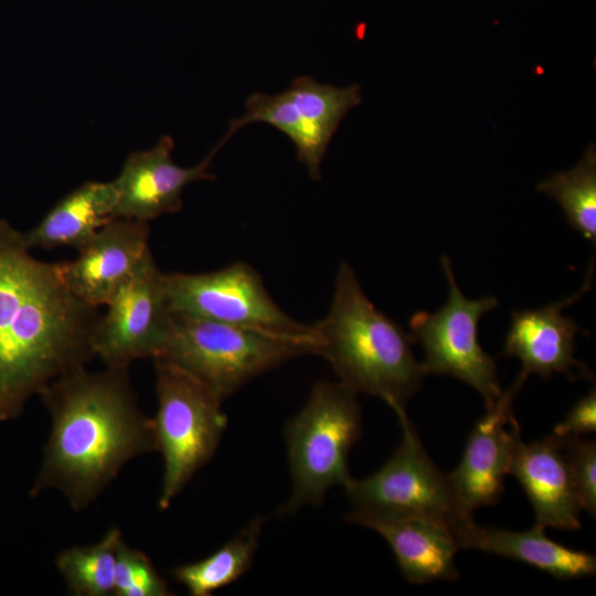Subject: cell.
I'll return each mask as SVG.
<instances>
[{
    "instance_id": "6da1fadb",
    "label": "cell",
    "mask_w": 596,
    "mask_h": 596,
    "mask_svg": "<svg viewBox=\"0 0 596 596\" xmlns=\"http://www.w3.org/2000/svg\"><path fill=\"white\" fill-rule=\"evenodd\" d=\"M98 308L75 296L61 262L35 258L0 220V422L19 417L53 380L95 359Z\"/></svg>"
},
{
    "instance_id": "7a4b0ae2",
    "label": "cell",
    "mask_w": 596,
    "mask_h": 596,
    "mask_svg": "<svg viewBox=\"0 0 596 596\" xmlns=\"http://www.w3.org/2000/svg\"><path fill=\"white\" fill-rule=\"evenodd\" d=\"M39 395L51 430L31 497L57 490L74 511H81L128 461L158 451L153 421L138 406L129 368L92 372L77 366Z\"/></svg>"
},
{
    "instance_id": "3957f363",
    "label": "cell",
    "mask_w": 596,
    "mask_h": 596,
    "mask_svg": "<svg viewBox=\"0 0 596 596\" xmlns=\"http://www.w3.org/2000/svg\"><path fill=\"white\" fill-rule=\"evenodd\" d=\"M312 329L317 354L338 382L383 400L397 417L406 414L427 375L413 353L415 340L371 302L349 264H340L330 310Z\"/></svg>"
},
{
    "instance_id": "277c9868",
    "label": "cell",
    "mask_w": 596,
    "mask_h": 596,
    "mask_svg": "<svg viewBox=\"0 0 596 596\" xmlns=\"http://www.w3.org/2000/svg\"><path fill=\"white\" fill-rule=\"evenodd\" d=\"M311 340L288 338L172 312L162 358L205 386L221 403L249 381L305 354Z\"/></svg>"
},
{
    "instance_id": "5b68a950",
    "label": "cell",
    "mask_w": 596,
    "mask_h": 596,
    "mask_svg": "<svg viewBox=\"0 0 596 596\" xmlns=\"http://www.w3.org/2000/svg\"><path fill=\"white\" fill-rule=\"evenodd\" d=\"M356 395L340 382L319 381L304 407L287 423L285 439L292 487L280 514L320 505L329 489L344 487L352 478L349 453L362 429Z\"/></svg>"
},
{
    "instance_id": "8992f818",
    "label": "cell",
    "mask_w": 596,
    "mask_h": 596,
    "mask_svg": "<svg viewBox=\"0 0 596 596\" xmlns=\"http://www.w3.org/2000/svg\"><path fill=\"white\" fill-rule=\"evenodd\" d=\"M153 360L158 408L152 421L163 459L157 503L164 511L215 454L227 416L198 380L162 358Z\"/></svg>"
},
{
    "instance_id": "52a82bcc",
    "label": "cell",
    "mask_w": 596,
    "mask_h": 596,
    "mask_svg": "<svg viewBox=\"0 0 596 596\" xmlns=\"http://www.w3.org/2000/svg\"><path fill=\"white\" fill-rule=\"evenodd\" d=\"M402 440L393 456L374 473L343 487L354 523L371 517H425L439 520L455 532L473 520L459 501L449 473L426 453L407 414L397 417Z\"/></svg>"
},
{
    "instance_id": "ba28073f",
    "label": "cell",
    "mask_w": 596,
    "mask_h": 596,
    "mask_svg": "<svg viewBox=\"0 0 596 596\" xmlns=\"http://www.w3.org/2000/svg\"><path fill=\"white\" fill-rule=\"evenodd\" d=\"M448 299L436 312L417 311L409 319L411 334L425 352L426 373L450 375L475 389L486 408L501 396L494 359L478 340L480 318L499 305L494 296L468 299L457 286L449 258L441 257Z\"/></svg>"
},
{
    "instance_id": "9c48e42d",
    "label": "cell",
    "mask_w": 596,
    "mask_h": 596,
    "mask_svg": "<svg viewBox=\"0 0 596 596\" xmlns=\"http://www.w3.org/2000/svg\"><path fill=\"white\" fill-rule=\"evenodd\" d=\"M164 278L172 312L316 342L312 326L284 312L246 263L209 273H169Z\"/></svg>"
},
{
    "instance_id": "30bf717a",
    "label": "cell",
    "mask_w": 596,
    "mask_h": 596,
    "mask_svg": "<svg viewBox=\"0 0 596 596\" xmlns=\"http://www.w3.org/2000/svg\"><path fill=\"white\" fill-rule=\"evenodd\" d=\"M361 102L358 84L337 87L302 75L281 93L249 95L245 100V115L231 120L226 134L232 137L243 126L266 123L291 140L309 177L319 180L334 132L344 116Z\"/></svg>"
},
{
    "instance_id": "8fae6325",
    "label": "cell",
    "mask_w": 596,
    "mask_h": 596,
    "mask_svg": "<svg viewBox=\"0 0 596 596\" xmlns=\"http://www.w3.org/2000/svg\"><path fill=\"white\" fill-rule=\"evenodd\" d=\"M164 276L150 253L105 305L92 338L105 366L129 368L161 354L172 319Z\"/></svg>"
},
{
    "instance_id": "7c38bea8",
    "label": "cell",
    "mask_w": 596,
    "mask_h": 596,
    "mask_svg": "<svg viewBox=\"0 0 596 596\" xmlns=\"http://www.w3.org/2000/svg\"><path fill=\"white\" fill-rule=\"evenodd\" d=\"M230 138L221 141L198 164L183 168L171 158L174 141L162 136L150 149L131 152L113 180L117 194L114 217L149 222L182 209L184 189L196 181L213 180L212 161Z\"/></svg>"
},
{
    "instance_id": "4fadbf2b",
    "label": "cell",
    "mask_w": 596,
    "mask_h": 596,
    "mask_svg": "<svg viewBox=\"0 0 596 596\" xmlns=\"http://www.w3.org/2000/svg\"><path fill=\"white\" fill-rule=\"evenodd\" d=\"M525 381L514 384L477 421L467 438L461 459L449 473L455 492L464 508L476 509L496 503L510 475L514 451L521 439L512 403Z\"/></svg>"
},
{
    "instance_id": "5bb4252c",
    "label": "cell",
    "mask_w": 596,
    "mask_h": 596,
    "mask_svg": "<svg viewBox=\"0 0 596 596\" xmlns=\"http://www.w3.org/2000/svg\"><path fill=\"white\" fill-rule=\"evenodd\" d=\"M148 222L116 217L106 223L76 258L61 262L68 289L89 306H105L151 253Z\"/></svg>"
},
{
    "instance_id": "9a60e30c",
    "label": "cell",
    "mask_w": 596,
    "mask_h": 596,
    "mask_svg": "<svg viewBox=\"0 0 596 596\" xmlns=\"http://www.w3.org/2000/svg\"><path fill=\"white\" fill-rule=\"evenodd\" d=\"M590 267L584 286L575 295L544 307L512 312L501 355L520 360L521 379L526 380L530 374L544 379H550L553 373L572 375L576 368L587 372L574 356L575 338L582 329L562 310L589 289L593 264Z\"/></svg>"
},
{
    "instance_id": "2e32d148",
    "label": "cell",
    "mask_w": 596,
    "mask_h": 596,
    "mask_svg": "<svg viewBox=\"0 0 596 596\" xmlns=\"http://www.w3.org/2000/svg\"><path fill=\"white\" fill-rule=\"evenodd\" d=\"M510 473L530 500L535 523L544 528L576 531L583 510L577 497L562 439L553 434L530 444L519 440Z\"/></svg>"
},
{
    "instance_id": "e0dca14e",
    "label": "cell",
    "mask_w": 596,
    "mask_h": 596,
    "mask_svg": "<svg viewBox=\"0 0 596 596\" xmlns=\"http://www.w3.org/2000/svg\"><path fill=\"white\" fill-rule=\"evenodd\" d=\"M354 523L377 532L387 542L408 583L459 577L455 563L459 547L446 523L425 517H371Z\"/></svg>"
},
{
    "instance_id": "ac0fdd59",
    "label": "cell",
    "mask_w": 596,
    "mask_h": 596,
    "mask_svg": "<svg viewBox=\"0 0 596 596\" xmlns=\"http://www.w3.org/2000/svg\"><path fill=\"white\" fill-rule=\"evenodd\" d=\"M455 538L459 549L520 561L557 579L582 578L596 572L594 555L551 540L538 523L526 531H512L480 526L471 520L455 532Z\"/></svg>"
},
{
    "instance_id": "d6986e66",
    "label": "cell",
    "mask_w": 596,
    "mask_h": 596,
    "mask_svg": "<svg viewBox=\"0 0 596 596\" xmlns=\"http://www.w3.org/2000/svg\"><path fill=\"white\" fill-rule=\"evenodd\" d=\"M113 182L86 181L58 200L31 230L22 232L29 249L82 248L114 217Z\"/></svg>"
},
{
    "instance_id": "ffe728a7",
    "label": "cell",
    "mask_w": 596,
    "mask_h": 596,
    "mask_svg": "<svg viewBox=\"0 0 596 596\" xmlns=\"http://www.w3.org/2000/svg\"><path fill=\"white\" fill-rule=\"evenodd\" d=\"M266 518H253L230 541L206 557L173 568L172 576L192 596H210L236 582L252 566Z\"/></svg>"
},
{
    "instance_id": "44dd1931",
    "label": "cell",
    "mask_w": 596,
    "mask_h": 596,
    "mask_svg": "<svg viewBox=\"0 0 596 596\" xmlns=\"http://www.w3.org/2000/svg\"><path fill=\"white\" fill-rule=\"evenodd\" d=\"M124 540L117 526L110 528L96 543L62 550L55 565L67 590L75 596H114L115 566Z\"/></svg>"
},
{
    "instance_id": "7402d4cb",
    "label": "cell",
    "mask_w": 596,
    "mask_h": 596,
    "mask_svg": "<svg viewBox=\"0 0 596 596\" xmlns=\"http://www.w3.org/2000/svg\"><path fill=\"white\" fill-rule=\"evenodd\" d=\"M554 199L572 228L596 244V148L592 143L571 170L550 175L536 185Z\"/></svg>"
},
{
    "instance_id": "603a6c76",
    "label": "cell",
    "mask_w": 596,
    "mask_h": 596,
    "mask_svg": "<svg viewBox=\"0 0 596 596\" xmlns=\"http://www.w3.org/2000/svg\"><path fill=\"white\" fill-rule=\"evenodd\" d=\"M167 581L142 551L121 541L115 566L114 596H170Z\"/></svg>"
},
{
    "instance_id": "cb8c5ba5",
    "label": "cell",
    "mask_w": 596,
    "mask_h": 596,
    "mask_svg": "<svg viewBox=\"0 0 596 596\" xmlns=\"http://www.w3.org/2000/svg\"><path fill=\"white\" fill-rule=\"evenodd\" d=\"M582 509L596 515V443L582 436L561 438Z\"/></svg>"
},
{
    "instance_id": "d4e9b609",
    "label": "cell",
    "mask_w": 596,
    "mask_h": 596,
    "mask_svg": "<svg viewBox=\"0 0 596 596\" xmlns=\"http://www.w3.org/2000/svg\"><path fill=\"white\" fill-rule=\"evenodd\" d=\"M596 432V390H590L571 407L552 434L560 437L582 436Z\"/></svg>"
}]
</instances>
